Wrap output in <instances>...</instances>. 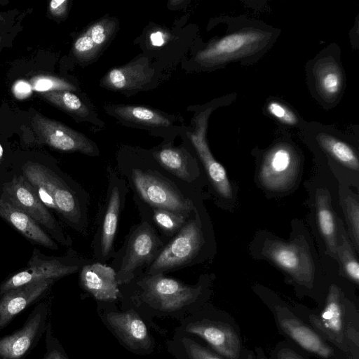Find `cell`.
I'll return each mask as SVG.
<instances>
[{"label": "cell", "instance_id": "obj_32", "mask_svg": "<svg viewBox=\"0 0 359 359\" xmlns=\"http://www.w3.org/2000/svg\"><path fill=\"white\" fill-rule=\"evenodd\" d=\"M344 208L351 229L356 249L358 248L359 238V205L358 201L352 194H347L344 198Z\"/></svg>", "mask_w": 359, "mask_h": 359}, {"label": "cell", "instance_id": "obj_22", "mask_svg": "<svg viewBox=\"0 0 359 359\" xmlns=\"http://www.w3.org/2000/svg\"><path fill=\"white\" fill-rule=\"evenodd\" d=\"M153 154L165 170L182 182L192 183L198 176L193 161L182 149L164 147Z\"/></svg>", "mask_w": 359, "mask_h": 359}, {"label": "cell", "instance_id": "obj_30", "mask_svg": "<svg viewBox=\"0 0 359 359\" xmlns=\"http://www.w3.org/2000/svg\"><path fill=\"white\" fill-rule=\"evenodd\" d=\"M318 82L322 93L327 97L337 95L341 87V75L338 68L327 64L318 74Z\"/></svg>", "mask_w": 359, "mask_h": 359}, {"label": "cell", "instance_id": "obj_3", "mask_svg": "<svg viewBox=\"0 0 359 359\" xmlns=\"http://www.w3.org/2000/svg\"><path fill=\"white\" fill-rule=\"evenodd\" d=\"M23 172L45 206L57 210L79 232L87 233V205L75 191L42 165L29 162Z\"/></svg>", "mask_w": 359, "mask_h": 359}, {"label": "cell", "instance_id": "obj_9", "mask_svg": "<svg viewBox=\"0 0 359 359\" xmlns=\"http://www.w3.org/2000/svg\"><path fill=\"white\" fill-rule=\"evenodd\" d=\"M266 39L259 30H246L228 34L200 51L196 60L205 66L215 65L247 54L262 45Z\"/></svg>", "mask_w": 359, "mask_h": 359}, {"label": "cell", "instance_id": "obj_25", "mask_svg": "<svg viewBox=\"0 0 359 359\" xmlns=\"http://www.w3.org/2000/svg\"><path fill=\"white\" fill-rule=\"evenodd\" d=\"M114 113L122 119L136 124L151 127H168L171 121L161 113L142 106L116 105Z\"/></svg>", "mask_w": 359, "mask_h": 359}, {"label": "cell", "instance_id": "obj_41", "mask_svg": "<svg viewBox=\"0 0 359 359\" xmlns=\"http://www.w3.org/2000/svg\"><path fill=\"white\" fill-rule=\"evenodd\" d=\"M46 359H65L57 351L51 352Z\"/></svg>", "mask_w": 359, "mask_h": 359}, {"label": "cell", "instance_id": "obj_19", "mask_svg": "<svg viewBox=\"0 0 359 359\" xmlns=\"http://www.w3.org/2000/svg\"><path fill=\"white\" fill-rule=\"evenodd\" d=\"M154 71L146 58L126 66L111 69L103 78V84L114 90H128L142 88L149 83Z\"/></svg>", "mask_w": 359, "mask_h": 359}, {"label": "cell", "instance_id": "obj_27", "mask_svg": "<svg viewBox=\"0 0 359 359\" xmlns=\"http://www.w3.org/2000/svg\"><path fill=\"white\" fill-rule=\"evenodd\" d=\"M318 141L321 147L337 161L351 170H358V156L347 144L327 135H320Z\"/></svg>", "mask_w": 359, "mask_h": 359}, {"label": "cell", "instance_id": "obj_18", "mask_svg": "<svg viewBox=\"0 0 359 359\" xmlns=\"http://www.w3.org/2000/svg\"><path fill=\"white\" fill-rule=\"evenodd\" d=\"M106 319L119 337L133 349H147L151 339L147 327L133 311L123 313L110 312Z\"/></svg>", "mask_w": 359, "mask_h": 359}, {"label": "cell", "instance_id": "obj_14", "mask_svg": "<svg viewBox=\"0 0 359 359\" xmlns=\"http://www.w3.org/2000/svg\"><path fill=\"white\" fill-rule=\"evenodd\" d=\"M296 173L297 159L292 149L286 146H278L264 158L259 178L266 187L280 190L291 183Z\"/></svg>", "mask_w": 359, "mask_h": 359}, {"label": "cell", "instance_id": "obj_5", "mask_svg": "<svg viewBox=\"0 0 359 359\" xmlns=\"http://www.w3.org/2000/svg\"><path fill=\"white\" fill-rule=\"evenodd\" d=\"M128 179L138 198L149 207L168 210L187 217L195 209L193 201L187 198L169 177L156 170L133 168Z\"/></svg>", "mask_w": 359, "mask_h": 359}, {"label": "cell", "instance_id": "obj_15", "mask_svg": "<svg viewBox=\"0 0 359 359\" xmlns=\"http://www.w3.org/2000/svg\"><path fill=\"white\" fill-rule=\"evenodd\" d=\"M207 116L202 115L197 121L196 130L189 133V139L202 161L208 177L217 193L231 198L232 189L224 168L215 160L206 142Z\"/></svg>", "mask_w": 359, "mask_h": 359}, {"label": "cell", "instance_id": "obj_12", "mask_svg": "<svg viewBox=\"0 0 359 359\" xmlns=\"http://www.w3.org/2000/svg\"><path fill=\"white\" fill-rule=\"evenodd\" d=\"M186 330L203 339L225 358H239L241 352V339L229 324L203 319L190 322L186 326Z\"/></svg>", "mask_w": 359, "mask_h": 359}, {"label": "cell", "instance_id": "obj_16", "mask_svg": "<svg viewBox=\"0 0 359 359\" xmlns=\"http://www.w3.org/2000/svg\"><path fill=\"white\" fill-rule=\"evenodd\" d=\"M80 281L82 287L97 300L114 301L119 294L115 270L101 262L90 261L83 265Z\"/></svg>", "mask_w": 359, "mask_h": 359}, {"label": "cell", "instance_id": "obj_38", "mask_svg": "<svg viewBox=\"0 0 359 359\" xmlns=\"http://www.w3.org/2000/svg\"><path fill=\"white\" fill-rule=\"evenodd\" d=\"M69 1L67 0H52L49 3V11L55 17H62L67 12Z\"/></svg>", "mask_w": 359, "mask_h": 359}, {"label": "cell", "instance_id": "obj_7", "mask_svg": "<svg viewBox=\"0 0 359 359\" xmlns=\"http://www.w3.org/2000/svg\"><path fill=\"white\" fill-rule=\"evenodd\" d=\"M136 278L142 299L165 311H177L193 303L201 291L200 285H189L163 273L142 275Z\"/></svg>", "mask_w": 359, "mask_h": 359}, {"label": "cell", "instance_id": "obj_13", "mask_svg": "<svg viewBox=\"0 0 359 359\" xmlns=\"http://www.w3.org/2000/svg\"><path fill=\"white\" fill-rule=\"evenodd\" d=\"M6 200L49 229H58L55 220L39 198L35 189L22 176L15 177L3 188Z\"/></svg>", "mask_w": 359, "mask_h": 359}, {"label": "cell", "instance_id": "obj_23", "mask_svg": "<svg viewBox=\"0 0 359 359\" xmlns=\"http://www.w3.org/2000/svg\"><path fill=\"white\" fill-rule=\"evenodd\" d=\"M41 321L40 313L33 316L18 332L0 339V356L19 359L29 349Z\"/></svg>", "mask_w": 359, "mask_h": 359}, {"label": "cell", "instance_id": "obj_39", "mask_svg": "<svg viewBox=\"0 0 359 359\" xmlns=\"http://www.w3.org/2000/svg\"><path fill=\"white\" fill-rule=\"evenodd\" d=\"M149 39L154 46L160 47L167 43L168 35L161 30H156L150 34Z\"/></svg>", "mask_w": 359, "mask_h": 359}, {"label": "cell", "instance_id": "obj_20", "mask_svg": "<svg viewBox=\"0 0 359 359\" xmlns=\"http://www.w3.org/2000/svg\"><path fill=\"white\" fill-rule=\"evenodd\" d=\"M53 282L51 279L38 281L6 292L0 300V327L38 298Z\"/></svg>", "mask_w": 359, "mask_h": 359}, {"label": "cell", "instance_id": "obj_33", "mask_svg": "<svg viewBox=\"0 0 359 359\" xmlns=\"http://www.w3.org/2000/svg\"><path fill=\"white\" fill-rule=\"evenodd\" d=\"M115 29V22L108 19H103L94 23L88 32L97 47L102 46L110 38Z\"/></svg>", "mask_w": 359, "mask_h": 359}, {"label": "cell", "instance_id": "obj_31", "mask_svg": "<svg viewBox=\"0 0 359 359\" xmlns=\"http://www.w3.org/2000/svg\"><path fill=\"white\" fill-rule=\"evenodd\" d=\"M31 86L33 90L48 93L60 90H74L75 86L65 79L46 75L36 76L32 79Z\"/></svg>", "mask_w": 359, "mask_h": 359}, {"label": "cell", "instance_id": "obj_4", "mask_svg": "<svg viewBox=\"0 0 359 359\" xmlns=\"http://www.w3.org/2000/svg\"><path fill=\"white\" fill-rule=\"evenodd\" d=\"M204 244L202 222L195 207L183 226L167 242L142 275L164 274L193 264Z\"/></svg>", "mask_w": 359, "mask_h": 359}, {"label": "cell", "instance_id": "obj_11", "mask_svg": "<svg viewBox=\"0 0 359 359\" xmlns=\"http://www.w3.org/2000/svg\"><path fill=\"white\" fill-rule=\"evenodd\" d=\"M32 126L41 140L50 147L63 151H77L89 156L97 155L95 144L83 134L67 126L36 114Z\"/></svg>", "mask_w": 359, "mask_h": 359}, {"label": "cell", "instance_id": "obj_29", "mask_svg": "<svg viewBox=\"0 0 359 359\" xmlns=\"http://www.w3.org/2000/svg\"><path fill=\"white\" fill-rule=\"evenodd\" d=\"M339 244H337V257H339L344 272L355 284L359 282V264L353 250L346 239L343 228L339 225Z\"/></svg>", "mask_w": 359, "mask_h": 359}, {"label": "cell", "instance_id": "obj_17", "mask_svg": "<svg viewBox=\"0 0 359 359\" xmlns=\"http://www.w3.org/2000/svg\"><path fill=\"white\" fill-rule=\"evenodd\" d=\"M85 264H65L56 259L42 261L11 276L1 285L0 292L5 293L26 284L61 278L76 272Z\"/></svg>", "mask_w": 359, "mask_h": 359}, {"label": "cell", "instance_id": "obj_1", "mask_svg": "<svg viewBox=\"0 0 359 359\" xmlns=\"http://www.w3.org/2000/svg\"><path fill=\"white\" fill-rule=\"evenodd\" d=\"M339 288L330 287L323 308L310 314L309 322L318 333L344 353L358 357V316Z\"/></svg>", "mask_w": 359, "mask_h": 359}, {"label": "cell", "instance_id": "obj_34", "mask_svg": "<svg viewBox=\"0 0 359 359\" xmlns=\"http://www.w3.org/2000/svg\"><path fill=\"white\" fill-rule=\"evenodd\" d=\"M99 48L93 41L88 30L79 36L74 43V52L76 56L88 60L95 56Z\"/></svg>", "mask_w": 359, "mask_h": 359}, {"label": "cell", "instance_id": "obj_24", "mask_svg": "<svg viewBox=\"0 0 359 359\" xmlns=\"http://www.w3.org/2000/svg\"><path fill=\"white\" fill-rule=\"evenodd\" d=\"M317 220L320 233L332 257H337V225L328 193L320 190L316 197Z\"/></svg>", "mask_w": 359, "mask_h": 359}, {"label": "cell", "instance_id": "obj_8", "mask_svg": "<svg viewBox=\"0 0 359 359\" xmlns=\"http://www.w3.org/2000/svg\"><path fill=\"white\" fill-rule=\"evenodd\" d=\"M271 309L282 332L299 346L321 359H337L334 350L326 340L298 318L289 309L274 305Z\"/></svg>", "mask_w": 359, "mask_h": 359}, {"label": "cell", "instance_id": "obj_43", "mask_svg": "<svg viewBox=\"0 0 359 359\" xmlns=\"http://www.w3.org/2000/svg\"><path fill=\"white\" fill-rule=\"evenodd\" d=\"M248 359H255L254 357H253V355L252 354H250L248 357ZM259 359H265L264 358H260Z\"/></svg>", "mask_w": 359, "mask_h": 359}, {"label": "cell", "instance_id": "obj_36", "mask_svg": "<svg viewBox=\"0 0 359 359\" xmlns=\"http://www.w3.org/2000/svg\"><path fill=\"white\" fill-rule=\"evenodd\" d=\"M269 113L280 122L294 125L297 122L296 115L289 108L277 101H271L267 105Z\"/></svg>", "mask_w": 359, "mask_h": 359}, {"label": "cell", "instance_id": "obj_26", "mask_svg": "<svg viewBox=\"0 0 359 359\" xmlns=\"http://www.w3.org/2000/svg\"><path fill=\"white\" fill-rule=\"evenodd\" d=\"M149 208L151 212L149 219L168 240L180 231L189 217L165 209Z\"/></svg>", "mask_w": 359, "mask_h": 359}, {"label": "cell", "instance_id": "obj_2", "mask_svg": "<svg viewBox=\"0 0 359 359\" xmlns=\"http://www.w3.org/2000/svg\"><path fill=\"white\" fill-rule=\"evenodd\" d=\"M168 241L143 217L139 224L130 229L123 247L114 256L112 268L118 285L142 276Z\"/></svg>", "mask_w": 359, "mask_h": 359}, {"label": "cell", "instance_id": "obj_40", "mask_svg": "<svg viewBox=\"0 0 359 359\" xmlns=\"http://www.w3.org/2000/svg\"><path fill=\"white\" fill-rule=\"evenodd\" d=\"M276 359H304L294 350L289 348H282L276 354Z\"/></svg>", "mask_w": 359, "mask_h": 359}, {"label": "cell", "instance_id": "obj_42", "mask_svg": "<svg viewBox=\"0 0 359 359\" xmlns=\"http://www.w3.org/2000/svg\"><path fill=\"white\" fill-rule=\"evenodd\" d=\"M3 154H4V150H3L1 145L0 144V160L2 158Z\"/></svg>", "mask_w": 359, "mask_h": 359}, {"label": "cell", "instance_id": "obj_10", "mask_svg": "<svg viewBox=\"0 0 359 359\" xmlns=\"http://www.w3.org/2000/svg\"><path fill=\"white\" fill-rule=\"evenodd\" d=\"M264 255L289 273L297 283L312 285L313 261L308 251L297 243H287L276 240L267 241Z\"/></svg>", "mask_w": 359, "mask_h": 359}, {"label": "cell", "instance_id": "obj_28", "mask_svg": "<svg viewBox=\"0 0 359 359\" xmlns=\"http://www.w3.org/2000/svg\"><path fill=\"white\" fill-rule=\"evenodd\" d=\"M42 97L54 105L79 117H86L89 110L83 102L74 93L67 90L53 91L42 93Z\"/></svg>", "mask_w": 359, "mask_h": 359}, {"label": "cell", "instance_id": "obj_6", "mask_svg": "<svg viewBox=\"0 0 359 359\" xmlns=\"http://www.w3.org/2000/svg\"><path fill=\"white\" fill-rule=\"evenodd\" d=\"M128 191L126 180L109 170L106 197L100 209L93 241V254L99 262H106L115 255L114 243Z\"/></svg>", "mask_w": 359, "mask_h": 359}, {"label": "cell", "instance_id": "obj_21", "mask_svg": "<svg viewBox=\"0 0 359 359\" xmlns=\"http://www.w3.org/2000/svg\"><path fill=\"white\" fill-rule=\"evenodd\" d=\"M0 216L27 238L51 249L57 248L53 240L32 217L4 198H0Z\"/></svg>", "mask_w": 359, "mask_h": 359}, {"label": "cell", "instance_id": "obj_37", "mask_svg": "<svg viewBox=\"0 0 359 359\" xmlns=\"http://www.w3.org/2000/svg\"><path fill=\"white\" fill-rule=\"evenodd\" d=\"M32 92L31 84L24 80L18 81L13 87L14 95L19 99L29 97Z\"/></svg>", "mask_w": 359, "mask_h": 359}, {"label": "cell", "instance_id": "obj_35", "mask_svg": "<svg viewBox=\"0 0 359 359\" xmlns=\"http://www.w3.org/2000/svg\"><path fill=\"white\" fill-rule=\"evenodd\" d=\"M182 344L189 359H222L189 338L183 337Z\"/></svg>", "mask_w": 359, "mask_h": 359}]
</instances>
